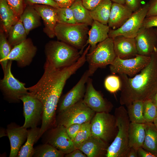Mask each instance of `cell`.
Here are the masks:
<instances>
[{"mask_svg": "<svg viewBox=\"0 0 157 157\" xmlns=\"http://www.w3.org/2000/svg\"><path fill=\"white\" fill-rule=\"evenodd\" d=\"M87 52H83L78 61L68 67L57 69L46 60L44 73L34 85L27 88L31 95L42 103L43 111L40 133L43 134L53 125L60 98L67 80L86 62Z\"/></svg>", "mask_w": 157, "mask_h": 157, "instance_id": "1", "label": "cell"}, {"mask_svg": "<svg viewBox=\"0 0 157 157\" xmlns=\"http://www.w3.org/2000/svg\"><path fill=\"white\" fill-rule=\"evenodd\" d=\"M148 64L132 78L124 74H119L121 81L119 102L126 106L136 101L150 99L157 91V52L156 49L150 55Z\"/></svg>", "mask_w": 157, "mask_h": 157, "instance_id": "2", "label": "cell"}, {"mask_svg": "<svg viewBox=\"0 0 157 157\" xmlns=\"http://www.w3.org/2000/svg\"><path fill=\"white\" fill-rule=\"evenodd\" d=\"M117 134L111 144L108 146L106 157H126L129 146V128L130 122L127 110L122 105L115 110Z\"/></svg>", "mask_w": 157, "mask_h": 157, "instance_id": "3", "label": "cell"}, {"mask_svg": "<svg viewBox=\"0 0 157 157\" xmlns=\"http://www.w3.org/2000/svg\"><path fill=\"white\" fill-rule=\"evenodd\" d=\"M44 52L46 60L57 69L73 65L82 55L78 49L64 42L56 40L47 42Z\"/></svg>", "mask_w": 157, "mask_h": 157, "instance_id": "4", "label": "cell"}, {"mask_svg": "<svg viewBox=\"0 0 157 157\" xmlns=\"http://www.w3.org/2000/svg\"><path fill=\"white\" fill-rule=\"evenodd\" d=\"M88 26L83 24L57 23L54 29L55 36L60 41L80 49L82 54L88 38Z\"/></svg>", "mask_w": 157, "mask_h": 157, "instance_id": "5", "label": "cell"}, {"mask_svg": "<svg viewBox=\"0 0 157 157\" xmlns=\"http://www.w3.org/2000/svg\"><path fill=\"white\" fill-rule=\"evenodd\" d=\"M116 57L112 38L108 37L99 43L92 51L86 54V61L91 75L98 68L110 65Z\"/></svg>", "mask_w": 157, "mask_h": 157, "instance_id": "6", "label": "cell"}, {"mask_svg": "<svg viewBox=\"0 0 157 157\" xmlns=\"http://www.w3.org/2000/svg\"><path fill=\"white\" fill-rule=\"evenodd\" d=\"M90 123L92 135L107 143L114 139L118 131L115 116L108 112L97 113Z\"/></svg>", "mask_w": 157, "mask_h": 157, "instance_id": "7", "label": "cell"}, {"mask_svg": "<svg viewBox=\"0 0 157 157\" xmlns=\"http://www.w3.org/2000/svg\"><path fill=\"white\" fill-rule=\"evenodd\" d=\"M95 112L89 108L82 99L66 109L59 113L57 118V125L67 127L75 124H82L90 122Z\"/></svg>", "mask_w": 157, "mask_h": 157, "instance_id": "8", "label": "cell"}, {"mask_svg": "<svg viewBox=\"0 0 157 157\" xmlns=\"http://www.w3.org/2000/svg\"><path fill=\"white\" fill-rule=\"evenodd\" d=\"M12 61L9 60L7 67L3 72V78L0 81V89L4 97L8 101L18 102L23 96L28 92L25 84L15 78L11 72Z\"/></svg>", "mask_w": 157, "mask_h": 157, "instance_id": "9", "label": "cell"}, {"mask_svg": "<svg viewBox=\"0 0 157 157\" xmlns=\"http://www.w3.org/2000/svg\"><path fill=\"white\" fill-rule=\"evenodd\" d=\"M151 56L138 54L133 58L123 59L116 57L110 65V69L114 74H124L133 77L140 72L149 63Z\"/></svg>", "mask_w": 157, "mask_h": 157, "instance_id": "10", "label": "cell"}, {"mask_svg": "<svg viewBox=\"0 0 157 157\" xmlns=\"http://www.w3.org/2000/svg\"><path fill=\"white\" fill-rule=\"evenodd\" d=\"M148 7V3L133 12L129 18L120 27L114 30L110 29L108 37L113 38L117 36L123 35L135 38L142 25L146 17Z\"/></svg>", "mask_w": 157, "mask_h": 157, "instance_id": "11", "label": "cell"}, {"mask_svg": "<svg viewBox=\"0 0 157 157\" xmlns=\"http://www.w3.org/2000/svg\"><path fill=\"white\" fill-rule=\"evenodd\" d=\"M23 103L25 122L22 126L26 129L37 127L42 119L43 107L37 98L28 93L20 98Z\"/></svg>", "mask_w": 157, "mask_h": 157, "instance_id": "12", "label": "cell"}, {"mask_svg": "<svg viewBox=\"0 0 157 157\" xmlns=\"http://www.w3.org/2000/svg\"><path fill=\"white\" fill-rule=\"evenodd\" d=\"M37 49L32 40L26 38L13 47L8 57V60L15 61L18 66L23 68L29 65L35 56Z\"/></svg>", "mask_w": 157, "mask_h": 157, "instance_id": "13", "label": "cell"}, {"mask_svg": "<svg viewBox=\"0 0 157 157\" xmlns=\"http://www.w3.org/2000/svg\"><path fill=\"white\" fill-rule=\"evenodd\" d=\"M45 143L49 144L64 154H69L76 149L73 142L68 135L66 128L57 125L49 131L45 138Z\"/></svg>", "mask_w": 157, "mask_h": 157, "instance_id": "14", "label": "cell"}, {"mask_svg": "<svg viewBox=\"0 0 157 157\" xmlns=\"http://www.w3.org/2000/svg\"><path fill=\"white\" fill-rule=\"evenodd\" d=\"M84 103L95 112H109L113 108L111 103L105 100L94 88L92 80L88 78L86 82Z\"/></svg>", "mask_w": 157, "mask_h": 157, "instance_id": "15", "label": "cell"}, {"mask_svg": "<svg viewBox=\"0 0 157 157\" xmlns=\"http://www.w3.org/2000/svg\"><path fill=\"white\" fill-rule=\"evenodd\" d=\"M135 38L138 54L150 56L156 49L157 38L153 27L142 26Z\"/></svg>", "mask_w": 157, "mask_h": 157, "instance_id": "16", "label": "cell"}, {"mask_svg": "<svg viewBox=\"0 0 157 157\" xmlns=\"http://www.w3.org/2000/svg\"><path fill=\"white\" fill-rule=\"evenodd\" d=\"M91 76L88 70L85 71L76 84L63 97L59 106V113L82 99L86 90L85 84Z\"/></svg>", "mask_w": 157, "mask_h": 157, "instance_id": "17", "label": "cell"}, {"mask_svg": "<svg viewBox=\"0 0 157 157\" xmlns=\"http://www.w3.org/2000/svg\"><path fill=\"white\" fill-rule=\"evenodd\" d=\"M33 6L43 21L44 26L43 31L49 38H53L55 36V28L58 23L57 8L44 5Z\"/></svg>", "mask_w": 157, "mask_h": 157, "instance_id": "18", "label": "cell"}, {"mask_svg": "<svg viewBox=\"0 0 157 157\" xmlns=\"http://www.w3.org/2000/svg\"><path fill=\"white\" fill-rule=\"evenodd\" d=\"M6 132L10 145L9 157H17L22 144L27 139L28 130L23 126L12 123L7 126Z\"/></svg>", "mask_w": 157, "mask_h": 157, "instance_id": "19", "label": "cell"}, {"mask_svg": "<svg viewBox=\"0 0 157 157\" xmlns=\"http://www.w3.org/2000/svg\"><path fill=\"white\" fill-rule=\"evenodd\" d=\"M112 39L117 57L124 59L138 54L135 38L119 35Z\"/></svg>", "mask_w": 157, "mask_h": 157, "instance_id": "20", "label": "cell"}, {"mask_svg": "<svg viewBox=\"0 0 157 157\" xmlns=\"http://www.w3.org/2000/svg\"><path fill=\"white\" fill-rule=\"evenodd\" d=\"M133 11L125 4L113 2L108 25L112 29L120 27L131 16Z\"/></svg>", "mask_w": 157, "mask_h": 157, "instance_id": "21", "label": "cell"}, {"mask_svg": "<svg viewBox=\"0 0 157 157\" xmlns=\"http://www.w3.org/2000/svg\"><path fill=\"white\" fill-rule=\"evenodd\" d=\"M108 143L91 135L78 149L88 157H102L107 153Z\"/></svg>", "mask_w": 157, "mask_h": 157, "instance_id": "22", "label": "cell"}, {"mask_svg": "<svg viewBox=\"0 0 157 157\" xmlns=\"http://www.w3.org/2000/svg\"><path fill=\"white\" fill-rule=\"evenodd\" d=\"M88 33V38L85 45L88 44L90 47L89 52L92 51L99 43L108 38L110 27L108 25L103 24L94 21Z\"/></svg>", "mask_w": 157, "mask_h": 157, "instance_id": "23", "label": "cell"}, {"mask_svg": "<svg viewBox=\"0 0 157 157\" xmlns=\"http://www.w3.org/2000/svg\"><path fill=\"white\" fill-rule=\"evenodd\" d=\"M28 35L32 30L41 25V17L33 5H27L19 18Z\"/></svg>", "mask_w": 157, "mask_h": 157, "instance_id": "24", "label": "cell"}, {"mask_svg": "<svg viewBox=\"0 0 157 157\" xmlns=\"http://www.w3.org/2000/svg\"><path fill=\"white\" fill-rule=\"evenodd\" d=\"M144 123L130 122L129 131V147L138 150L142 147L145 137Z\"/></svg>", "mask_w": 157, "mask_h": 157, "instance_id": "25", "label": "cell"}, {"mask_svg": "<svg viewBox=\"0 0 157 157\" xmlns=\"http://www.w3.org/2000/svg\"><path fill=\"white\" fill-rule=\"evenodd\" d=\"M0 17L3 30L6 34H8L11 27L19 19L6 0H0Z\"/></svg>", "mask_w": 157, "mask_h": 157, "instance_id": "26", "label": "cell"}, {"mask_svg": "<svg viewBox=\"0 0 157 157\" xmlns=\"http://www.w3.org/2000/svg\"><path fill=\"white\" fill-rule=\"evenodd\" d=\"M145 137L142 147L157 156V129L153 122H146Z\"/></svg>", "mask_w": 157, "mask_h": 157, "instance_id": "27", "label": "cell"}, {"mask_svg": "<svg viewBox=\"0 0 157 157\" xmlns=\"http://www.w3.org/2000/svg\"><path fill=\"white\" fill-rule=\"evenodd\" d=\"M72 10L76 23L91 26L93 22L90 11L83 5L81 0H75L70 7Z\"/></svg>", "mask_w": 157, "mask_h": 157, "instance_id": "28", "label": "cell"}, {"mask_svg": "<svg viewBox=\"0 0 157 157\" xmlns=\"http://www.w3.org/2000/svg\"><path fill=\"white\" fill-rule=\"evenodd\" d=\"M112 3L111 0H104L95 8L90 11L93 20L108 25Z\"/></svg>", "mask_w": 157, "mask_h": 157, "instance_id": "29", "label": "cell"}, {"mask_svg": "<svg viewBox=\"0 0 157 157\" xmlns=\"http://www.w3.org/2000/svg\"><path fill=\"white\" fill-rule=\"evenodd\" d=\"M40 130V128L36 127L28 130L27 140L21 148L17 157H33L34 151L33 146L38 141Z\"/></svg>", "mask_w": 157, "mask_h": 157, "instance_id": "30", "label": "cell"}, {"mask_svg": "<svg viewBox=\"0 0 157 157\" xmlns=\"http://www.w3.org/2000/svg\"><path fill=\"white\" fill-rule=\"evenodd\" d=\"M8 34V40L11 46L14 47L20 44L27 38V35L20 18L14 25L11 27Z\"/></svg>", "mask_w": 157, "mask_h": 157, "instance_id": "31", "label": "cell"}, {"mask_svg": "<svg viewBox=\"0 0 157 157\" xmlns=\"http://www.w3.org/2000/svg\"><path fill=\"white\" fill-rule=\"evenodd\" d=\"M143 101H136L126 106L127 111L131 122L137 123H146L143 114Z\"/></svg>", "mask_w": 157, "mask_h": 157, "instance_id": "32", "label": "cell"}, {"mask_svg": "<svg viewBox=\"0 0 157 157\" xmlns=\"http://www.w3.org/2000/svg\"><path fill=\"white\" fill-rule=\"evenodd\" d=\"M2 29L0 33V63L3 72L6 70L9 60L8 57L12 49Z\"/></svg>", "mask_w": 157, "mask_h": 157, "instance_id": "33", "label": "cell"}, {"mask_svg": "<svg viewBox=\"0 0 157 157\" xmlns=\"http://www.w3.org/2000/svg\"><path fill=\"white\" fill-rule=\"evenodd\" d=\"M64 154L51 145L45 143L34 149L33 157H61Z\"/></svg>", "mask_w": 157, "mask_h": 157, "instance_id": "34", "label": "cell"}, {"mask_svg": "<svg viewBox=\"0 0 157 157\" xmlns=\"http://www.w3.org/2000/svg\"><path fill=\"white\" fill-rule=\"evenodd\" d=\"M91 135V123L90 122L82 124L76 137L73 141L76 148L78 149Z\"/></svg>", "mask_w": 157, "mask_h": 157, "instance_id": "35", "label": "cell"}, {"mask_svg": "<svg viewBox=\"0 0 157 157\" xmlns=\"http://www.w3.org/2000/svg\"><path fill=\"white\" fill-rule=\"evenodd\" d=\"M143 114L146 122H153L157 116V107L150 99L143 102Z\"/></svg>", "mask_w": 157, "mask_h": 157, "instance_id": "36", "label": "cell"}, {"mask_svg": "<svg viewBox=\"0 0 157 157\" xmlns=\"http://www.w3.org/2000/svg\"><path fill=\"white\" fill-rule=\"evenodd\" d=\"M58 23H76L73 11L71 8H57Z\"/></svg>", "mask_w": 157, "mask_h": 157, "instance_id": "37", "label": "cell"}, {"mask_svg": "<svg viewBox=\"0 0 157 157\" xmlns=\"http://www.w3.org/2000/svg\"><path fill=\"white\" fill-rule=\"evenodd\" d=\"M104 86L109 92L114 93L120 90L121 87V81L119 76L115 75H111L107 76L104 82Z\"/></svg>", "mask_w": 157, "mask_h": 157, "instance_id": "38", "label": "cell"}, {"mask_svg": "<svg viewBox=\"0 0 157 157\" xmlns=\"http://www.w3.org/2000/svg\"><path fill=\"white\" fill-rule=\"evenodd\" d=\"M8 4L19 18L26 6L24 0H6Z\"/></svg>", "mask_w": 157, "mask_h": 157, "instance_id": "39", "label": "cell"}, {"mask_svg": "<svg viewBox=\"0 0 157 157\" xmlns=\"http://www.w3.org/2000/svg\"><path fill=\"white\" fill-rule=\"evenodd\" d=\"M24 1L26 6L40 4L49 6L56 8H59L53 0H24Z\"/></svg>", "mask_w": 157, "mask_h": 157, "instance_id": "40", "label": "cell"}, {"mask_svg": "<svg viewBox=\"0 0 157 157\" xmlns=\"http://www.w3.org/2000/svg\"><path fill=\"white\" fill-rule=\"evenodd\" d=\"M82 124H72L66 128L67 133L71 139L73 141L81 127Z\"/></svg>", "mask_w": 157, "mask_h": 157, "instance_id": "41", "label": "cell"}, {"mask_svg": "<svg viewBox=\"0 0 157 157\" xmlns=\"http://www.w3.org/2000/svg\"><path fill=\"white\" fill-rule=\"evenodd\" d=\"M142 26L146 28L157 27V15L146 17Z\"/></svg>", "mask_w": 157, "mask_h": 157, "instance_id": "42", "label": "cell"}, {"mask_svg": "<svg viewBox=\"0 0 157 157\" xmlns=\"http://www.w3.org/2000/svg\"><path fill=\"white\" fill-rule=\"evenodd\" d=\"M146 17L157 15V0H150Z\"/></svg>", "mask_w": 157, "mask_h": 157, "instance_id": "43", "label": "cell"}, {"mask_svg": "<svg viewBox=\"0 0 157 157\" xmlns=\"http://www.w3.org/2000/svg\"><path fill=\"white\" fill-rule=\"evenodd\" d=\"M84 6L90 11L97 6L104 0H81Z\"/></svg>", "mask_w": 157, "mask_h": 157, "instance_id": "44", "label": "cell"}, {"mask_svg": "<svg viewBox=\"0 0 157 157\" xmlns=\"http://www.w3.org/2000/svg\"><path fill=\"white\" fill-rule=\"evenodd\" d=\"M142 1V0H125V4L133 12L141 7Z\"/></svg>", "mask_w": 157, "mask_h": 157, "instance_id": "45", "label": "cell"}, {"mask_svg": "<svg viewBox=\"0 0 157 157\" xmlns=\"http://www.w3.org/2000/svg\"><path fill=\"white\" fill-rule=\"evenodd\" d=\"M138 156L140 157H157V156L153 153L144 149L142 147L138 149Z\"/></svg>", "mask_w": 157, "mask_h": 157, "instance_id": "46", "label": "cell"}, {"mask_svg": "<svg viewBox=\"0 0 157 157\" xmlns=\"http://www.w3.org/2000/svg\"><path fill=\"white\" fill-rule=\"evenodd\" d=\"M59 8L70 7L75 0H53Z\"/></svg>", "mask_w": 157, "mask_h": 157, "instance_id": "47", "label": "cell"}, {"mask_svg": "<svg viewBox=\"0 0 157 157\" xmlns=\"http://www.w3.org/2000/svg\"><path fill=\"white\" fill-rule=\"evenodd\" d=\"M66 157H86L87 156L78 149H76L72 152L65 154Z\"/></svg>", "mask_w": 157, "mask_h": 157, "instance_id": "48", "label": "cell"}, {"mask_svg": "<svg viewBox=\"0 0 157 157\" xmlns=\"http://www.w3.org/2000/svg\"><path fill=\"white\" fill-rule=\"evenodd\" d=\"M138 150L132 148L130 147L127 153L126 157H137L138 156Z\"/></svg>", "mask_w": 157, "mask_h": 157, "instance_id": "49", "label": "cell"}, {"mask_svg": "<svg viewBox=\"0 0 157 157\" xmlns=\"http://www.w3.org/2000/svg\"><path fill=\"white\" fill-rule=\"evenodd\" d=\"M150 99L157 107V91Z\"/></svg>", "mask_w": 157, "mask_h": 157, "instance_id": "50", "label": "cell"}, {"mask_svg": "<svg viewBox=\"0 0 157 157\" xmlns=\"http://www.w3.org/2000/svg\"><path fill=\"white\" fill-rule=\"evenodd\" d=\"M113 2L118 3H119L125 4V0H111Z\"/></svg>", "mask_w": 157, "mask_h": 157, "instance_id": "51", "label": "cell"}, {"mask_svg": "<svg viewBox=\"0 0 157 157\" xmlns=\"http://www.w3.org/2000/svg\"><path fill=\"white\" fill-rule=\"evenodd\" d=\"M153 123L157 129V116L155 119Z\"/></svg>", "mask_w": 157, "mask_h": 157, "instance_id": "52", "label": "cell"}, {"mask_svg": "<svg viewBox=\"0 0 157 157\" xmlns=\"http://www.w3.org/2000/svg\"><path fill=\"white\" fill-rule=\"evenodd\" d=\"M155 32V33L156 34L157 38V28H154ZM156 51L157 52V43H156Z\"/></svg>", "mask_w": 157, "mask_h": 157, "instance_id": "53", "label": "cell"}]
</instances>
